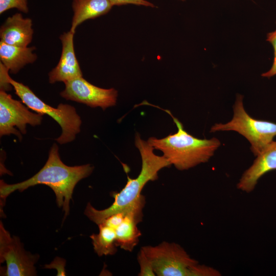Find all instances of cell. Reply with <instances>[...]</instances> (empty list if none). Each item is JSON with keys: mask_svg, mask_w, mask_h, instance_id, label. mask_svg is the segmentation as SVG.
I'll return each mask as SVG.
<instances>
[{"mask_svg": "<svg viewBox=\"0 0 276 276\" xmlns=\"http://www.w3.org/2000/svg\"><path fill=\"white\" fill-rule=\"evenodd\" d=\"M38 255L26 251L18 237H11L0 223V262L6 261L5 275L32 276L36 275L35 264Z\"/></svg>", "mask_w": 276, "mask_h": 276, "instance_id": "cell-8", "label": "cell"}, {"mask_svg": "<svg viewBox=\"0 0 276 276\" xmlns=\"http://www.w3.org/2000/svg\"><path fill=\"white\" fill-rule=\"evenodd\" d=\"M32 20L25 18L20 13L8 17L0 29L1 41L6 44L27 47L31 42L33 29Z\"/></svg>", "mask_w": 276, "mask_h": 276, "instance_id": "cell-12", "label": "cell"}, {"mask_svg": "<svg viewBox=\"0 0 276 276\" xmlns=\"http://www.w3.org/2000/svg\"><path fill=\"white\" fill-rule=\"evenodd\" d=\"M180 1H185V0H180Z\"/></svg>", "mask_w": 276, "mask_h": 276, "instance_id": "cell-24", "label": "cell"}, {"mask_svg": "<svg viewBox=\"0 0 276 276\" xmlns=\"http://www.w3.org/2000/svg\"><path fill=\"white\" fill-rule=\"evenodd\" d=\"M137 261L140 265L139 276H155L156 275L152 263L141 248L137 254Z\"/></svg>", "mask_w": 276, "mask_h": 276, "instance_id": "cell-18", "label": "cell"}, {"mask_svg": "<svg viewBox=\"0 0 276 276\" xmlns=\"http://www.w3.org/2000/svg\"><path fill=\"white\" fill-rule=\"evenodd\" d=\"M267 41L272 45L274 50V58L272 65L276 64V29L267 35Z\"/></svg>", "mask_w": 276, "mask_h": 276, "instance_id": "cell-22", "label": "cell"}, {"mask_svg": "<svg viewBox=\"0 0 276 276\" xmlns=\"http://www.w3.org/2000/svg\"><path fill=\"white\" fill-rule=\"evenodd\" d=\"M114 6H122L127 4H133L145 7H155L154 5L146 0H109Z\"/></svg>", "mask_w": 276, "mask_h": 276, "instance_id": "cell-21", "label": "cell"}, {"mask_svg": "<svg viewBox=\"0 0 276 276\" xmlns=\"http://www.w3.org/2000/svg\"><path fill=\"white\" fill-rule=\"evenodd\" d=\"M35 47H20L0 41L1 63L12 74H16L25 65L34 62L37 58L33 53Z\"/></svg>", "mask_w": 276, "mask_h": 276, "instance_id": "cell-14", "label": "cell"}, {"mask_svg": "<svg viewBox=\"0 0 276 276\" xmlns=\"http://www.w3.org/2000/svg\"><path fill=\"white\" fill-rule=\"evenodd\" d=\"M233 111L231 121L224 124H215L210 132L234 131L239 133L248 140L251 152L257 156L276 136V123L250 116L244 108L243 97L239 94L237 95Z\"/></svg>", "mask_w": 276, "mask_h": 276, "instance_id": "cell-6", "label": "cell"}, {"mask_svg": "<svg viewBox=\"0 0 276 276\" xmlns=\"http://www.w3.org/2000/svg\"><path fill=\"white\" fill-rule=\"evenodd\" d=\"M74 34L70 30L64 32L59 37L62 44V52L58 64L49 73V81L51 84L57 82L64 83L82 77L74 50Z\"/></svg>", "mask_w": 276, "mask_h": 276, "instance_id": "cell-10", "label": "cell"}, {"mask_svg": "<svg viewBox=\"0 0 276 276\" xmlns=\"http://www.w3.org/2000/svg\"><path fill=\"white\" fill-rule=\"evenodd\" d=\"M19 101L12 98L6 91H0V135L11 134L16 135L20 140L22 135L20 132L27 133V125L32 126L41 124L43 114L33 113Z\"/></svg>", "mask_w": 276, "mask_h": 276, "instance_id": "cell-7", "label": "cell"}, {"mask_svg": "<svg viewBox=\"0 0 276 276\" xmlns=\"http://www.w3.org/2000/svg\"><path fill=\"white\" fill-rule=\"evenodd\" d=\"M8 82L15 94L29 108L41 114H47L57 122L62 129L61 135L55 140L60 144L74 141L80 132L81 120L75 108L68 104H60L54 108L46 104L23 83L7 76Z\"/></svg>", "mask_w": 276, "mask_h": 276, "instance_id": "cell-5", "label": "cell"}, {"mask_svg": "<svg viewBox=\"0 0 276 276\" xmlns=\"http://www.w3.org/2000/svg\"><path fill=\"white\" fill-rule=\"evenodd\" d=\"M64 84L65 88L60 95L66 100L83 103L91 107H100L103 110L116 104L118 91L113 88L99 87L82 77L65 82Z\"/></svg>", "mask_w": 276, "mask_h": 276, "instance_id": "cell-9", "label": "cell"}, {"mask_svg": "<svg viewBox=\"0 0 276 276\" xmlns=\"http://www.w3.org/2000/svg\"><path fill=\"white\" fill-rule=\"evenodd\" d=\"M15 8L25 13L29 12L28 0H0V14Z\"/></svg>", "mask_w": 276, "mask_h": 276, "instance_id": "cell-17", "label": "cell"}, {"mask_svg": "<svg viewBox=\"0 0 276 276\" xmlns=\"http://www.w3.org/2000/svg\"><path fill=\"white\" fill-rule=\"evenodd\" d=\"M135 145L139 149L142 159V168L137 177L132 179L129 176L126 185L118 193H113L114 200L108 208L99 210L88 203L84 214L92 221L99 225L108 217L132 208L139 200L144 187L149 181L158 178V172L162 169L171 166L164 156H158L153 152V147L148 141L141 138L136 133Z\"/></svg>", "mask_w": 276, "mask_h": 276, "instance_id": "cell-2", "label": "cell"}, {"mask_svg": "<svg viewBox=\"0 0 276 276\" xmlns=\"http://www.w3.org/2000/svg\"><path fill=\"white\" fill-rule=\"evenodd\" d=\"M276 75V64L272 65L270 69L262 74V77L270 78Z\"/></svg>", "mask_w": 276, "mask_h": 276, "instance_id": "cell-23", "label": "cell"}, {"mask_svg": "<svg viewBox=\"0 0 276 276\" xmlns=\"http://www.w3.org/2000/svg\"><path fill=\"white\" fill-rule=\"evenodd\" d=\"M276 170V141L270 143L257 156L252 164L243 173L237 185L238 189L250 193L265 174Z\"/></svg>", "mask_w": 276, "mask_h": 276, "instance_id": "cell-11", "label": "cell"}, {"mask_svg": "<svg viewBox=\"0 0 276 276\" xmlns=\"http://www.w3.org/2000/svg\"><path fill=\"white\" fill-rule=\"evenodd\" d=\"M128 212L129 210H127L114 214L105 219L102 223L115 230L122 222Z\"/></svg>", "mask_w": 276, "mask_h": 276, "instance_id": "cell-19", "label": "cell"}, {"mask_svg": "<svg viewBox=\"0 0 276 276\" xmlns=\"http://www.w3.org/2000/svg\"><path fill=\"white\" fill-rule=\"evenodd\" d=\"M93 169L94 167L90 164L72 167L64 164L60 157L58 146L54 143L45 165L32 177L21 182L10 185L1 180V203L2 202L3 205V201L15 191L21 192L36 185H45L55 193L58 206L62 207L64 212L65 219L69 214L70 201L75 187L80 180L88 176Z\"/></svg>", "mask_w": 276, "mask_h": 276, "instance_id": "cell-1", "label": "cell"}, {"mask_svg": "<svg viewBox=\"0 0 276 276\" xmlns=\"http://www.w3.org/2000/svg\"><path fill=\"white\" fill-rule=\"evenodd\" d=\"M158 276H219L213 267L200 265L179 244L166 241L141 248Z\"/></svg>", "mask_w": 276, "mask_h": 276, "instance_id": "cell-4", "label": "cell"}, {"mask_svg": "<svg viewBox=\"0 0 276 276\" xmlns=\"http://www.w3.org/2000/svg\"><path fill=\"white\" fill-rule=\"evenodd\" d=\"M112 7L109 0H72L73 16L70 31L75 33L77 27L83 22L106 14Z\"/></svg>", "mask_w": 276, "mask_h": 276, "instance_id": "cell-15", "label": "cell"}, {"mask_svg": "<svg viewBox=\"0 0 276 276\" xmlns=\"http://www.w3.org/2000/svg\"><path fill=\"white\" fill-rule=\"evenodd\" d=\"M156 107L172 117L177 131L162 139L151 137L147 141L149 144L161 151L171 165L179 170H188L208 162L221 145L220 141L216 137L200 139L193 136L185 130L182 124L169 110Z\"/></svg>", "mask_w": 276, "mask_h": 276, "instance_id": "cell-3", "label": "cell"}, {"mask_svg": "<svg viewBox=\"0 0 276 276\" xmlns=\"http://www.w3.org/2000/svg\"><path fill=\"white\" fill-rule=\"evenodd\" d=\"M98 226L99 233L90 236L94 250L99 256L115 254L117 251L115 230L103 223Z\"/></svg>", "mask_w": 276, "mask_h": 276, "instance_id": "cell-16", "label": "cell"}, {"mask_svg": "<svg viewBox=\"0 0 276 276\" xmlns=\"http://www.w3.org/2000/svg\"><path fill=\"white\" fill-rule=\"evenodd\" d=\"M143 209L137 208L130 210L115 229L117 246L125 250L132 251L138 244L142 234L137 224L142 221Z\"/></svg>", "mask_w": 276, "mask_h": 276, "instance_id": "cell-13", "label": "cell"}, {"mask_svg": "<svg viewBox=\"0 0 276 276\" xmlns=\"http://www.w3.org/2000/svg\"><path fill=\"white\" fill-rule=\"evenodd\" d=\"M65 261L64 259L56 257L50 264L45 265L44 268L56 269L57 270V275H65Z\"/></svg>", "mask_w": 276, "mask_h": 276, "instance_id": "cell-20", "label": "cell"}]
</instances>
